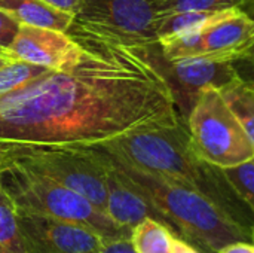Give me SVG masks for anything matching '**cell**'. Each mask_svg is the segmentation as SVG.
Returning <instances> with one entry per match:
<instances>
[{
    "mask_svg": "<svg viewBox=\"0 0 254 253\" xmlns=\"http://www.w3.org/2000/svg\"><path fill=\"white\" fill-rule=\"evenodd\" d=\"M80 61L0 97V161L36 149L92 148L152 124L183 119L153 48L68 30Z\"/></svg>",
    "mask_w": 254,
    "mask_h": 253,
    "instance_id": "1",
    "label": "cell"
},
{
    "mask_svg": "<svg viewBox=\"0 0 254 253\" xmlns=\"http://www.w3.org/2000/svg\"><path fill=\"white\" fill-rule=\"evenodd\" d=\"M92 148L119 164L199 192L250 233L254 212L222 169L198 157L185 119L140 127Z\"/></svg>",
    "mask_w": 254,
    "mask_h": 253,
    "instance_id": "2",
    "label": "cell"
},
{
    "mask_svg": "<svg viewBox=\"0 0 254 253\" xmlns=\"http://www.w3.org/2000/svg\"><path fill=\"white\" fill-rule=\"evenodd\" d=\"M104 157L118 176L161 215L176 237L188 242L201 253H219L234 242L252 243L250 233L238 227L199 192Z\"/></svg>",
    "mask_w": 254,
    "mask_h": 253,
    "instance_id": "3",
    "label": "cell"
},
{
    "mask_svg": "<svg viewBox=\"0 0 254 253\" xmlns=\"http://www.w3.org/2000/svg\"><path fill=\"white\" fill-rule=\"evenodd\" d=\"M0 183L18 210L80 224L107 242L131 240V230L116 225L86 197L40 173L15 163H0Z\"/></svg>",
    "mask_w": 254,
    "mask_h": 253,
    "instance_id": "4",
    "label": "cell"
},
{
    "mask_svg": "<svg viewBox=\"0 0 254 253\" xmlns=\"http://www.w3.org/2000/svg\"><path fill=\"white\" fill-rule=\"evenodd\" d=\"M186 127L195 152L208 164L226 170L253 161V142L219 88L207 86L198 91Z\"/></svg>",
    "mask_w": 254,
    "mask_h": 253,
    "instance_id": "5",
    "label": "cell"
},
{
    "mask_svg": "<svg viewBox=\"0 0 254 253\" xmlns=\"http://www.w3.org/2000/svg\"><path fill=\"white\" fill-rule=\"evenodd\" d=\"M155 0H80L70 30L135 48L158 45Z\"/></svg>",
    "mask_w": 254,
    "mask_h": 253,
    "instance_id": "6",
    "label": "cell"
},
{
    "mask_svg": "<svg viewBox=\"0 0 254 253\" xmlns=\"http://www.w3.org/2000/svg\"><path fill=\"white\" fill-rule=\"evenodd\" d=\"M0 163H15L40 173L79 192L106 212L107 166L101 154L94 148L36 149Z\"/></svg>",
    "mask_w": 254,
    "mask_h": 253,
    "instance_id": "7",
    "label": "cell"
},
{
    "mask_svg": "<svg viewBox=\"0 0 254 253\" xmlns=\"http://www.w3.org/2000/svg\"><path fill=\"white\" fill-rule=\"evenodd\" d=\"M27 253H100L107 240L80 224L16 209Z\"/></svg>",
    "mask_w": 254,
    "mask_h": 253,
    "instance_id": "8",
    "label": "cell"
},
{
    "mask_svg": "<svg viewBox=\"0 0 254 253\" xmlns=\"http://www.w3.org/2000/svg\"><path fill=\"white\" fill-rule=\"evenodd\" d=\"M7 55L49 70H65L80 61L83 43L65 31L21 24Z\"/></svg>",
    "mask_w": 254,
    "mask_h": 253,
    "instance_id": "9",
    "label": "cell"
},
{
    "mask_svg": "<svg viewBox=\"0 0 254 253\" xmlns=\"http://www.w3.org/2000/svg\"><path fill=\"white\" fill-rule=\"evenodd\" d=\"M201 39L202 58L231 63L254 46V19L238 6L217 10L202 25Z\"/></svg>",
    "mask_w": 254,
    "mask_h": 253,
    "instance_id": "10",
    "label": "cell"
},
{
    "mask_svg": "<svg viewBox=\"0 0 254 253\" xmlns=\"http://www.w3.org/2000/svg\"><path fill=\"white\" fill-rule=\"evenodd\" d=\"M156 58L174 91L177 104L180 97H188L192 106L198 91L202 88L214 86L220 89L223 85L237 78L231 63L211 61L202 57L168 61L162 58L159 48L156 51Z\"/></svg>",
    "mask_w": 254,
    "mask_h": 253,
    "instance_id": "11",
    "label": "cell"
},
{
    "mask_svg": "<svg viewBox=\"0 0 254 253\" xmlns=\"http://www.w3.org/2000/svg\"><path fill=\"white\" fill-rule=\"evenodd\" d=\"M101 157L104 158L106 166H107V180H106L107 182V203H106L107 216L116 225L131 230V231L134 230V227H137L141 221L147 218L156 219L165 225L161 215L135 189H132L118 176V173L113 170V167L109 164V161L106 160L103 154Z\"/></svg>",
    "mask_w": 254,
    "mask_h": 253,
    "instance_id": "12",
    "label": "cell"
},
{
    "mask_svg": "<svg viewBox=\"0 0 254 253\" xmlns=\"http://www.w3.org/2000/svg\"><path fill=\"white\" fill-rule=\"evenodd\" d=\"M0 9L10 13L19 24L68 31L74 15L60 10L43 0H0Z\"/></svg>",
    "mask_w": 254,
    "mask_h": 253,
    "instance_id": "13",
    "label": "cell"
},
{
    "mask_svg": "<svg viewBox=\"0 0 254 253\" xmlns=\"http://www.w3.org/2000/svg\"><path fill=\"white\" fill-rule=\"evenodd\" d=\"M129 242L135 253H174V234L167 225L152 218L134 227Z\"/></svg>",
    "mask_w": 254,
    "mask_h": 253,
    "instance_id": "14",
    "label": "cell"
},
{
    "mask_svg": "<svg viewBox=\"0 0 254 253\" xmlns=\"http://www.w3.org/2000/svg\"><path fill=\"white\" fill-rule=\"evenodd\" d=\"M219 91L254 145V88L235 78Z\"/></svg>",
    "mask_w": 254,
    "mask_h": 253,
    "instance_id": "15",
    "label": "cell"
},
{
    "mask_svg": "<svg viewBox=\"0 0 254 253\" xmlns=\"http://www.w3.org/2000/svg\"><path fill=\"white\" fill-rule=\"evenodd\" d=\"M0 253H27L16 219V206L9 194L0 191Z\"/></svg>",
    "mask_w": 254,
    "mask_h": 253,
    "instance_id": "16",
    "label": "cell"
},
{
    "mask_svg": "<svg viewBox=\"0 0 254 253\" xmlns=\"http://www.w3.org/2000/svg\"><path fill=\"white\" fill-rule=\"evenodd\" d=\"M49 69L30 64L25 61L9 60L0 66V97L9 94L25 84L31 82L33 79L45 75Z\"/></svg>",
    "mask_w": 254,
    "mask_h": 253,
    "instance_id": "17",
    "label": "cell"
},
{
    "mask_svg": "<svg viewBox=\"0 0 254 253\" xmlns=\"http://www.w3.org/2000/svg\"><path fill=\"white\" fill-rule=\"evenodd\" d=\"M158 18L183 12H217L240 6L241 0H155Z\"/></svg>",
    "mask_w": 254,
    "mask_h": 253,
    "instance_id": "18",
    "label": "cell"
},
{
    "mask_svg": "<svg viewBox=\"0 0 254 253\" xmlns=\"http://www.w3.org/2000/svg\"><path fill=\"white\" fill-rule=\"evenodd\" d=\"M228 180L254 212V161L223 170Z\"/></svg>",
    "mask_w": 254,
    "mask_h": 253,
    "instance_id": "19",
    "label": "cell"
},
{
    "mask_svg": "<svg viewBox=\"0 0 254 253\" xmlns=\"http://www.w3.org/2000/svg\"><path fill=\"white\" fill-rule=\"evenodd\" d=\"M19 25L21 24L10 13L0 9V52L6 57H9L7 51L18 34Z\"/></svg>",
    "mask_w": 254,
    "mask_h": 253,
    "instance_id": "20",
    "label": "cell"
},
{
    "mask_svg": "<svg viewBox=\"0 0 254 253\" xmlns=\"http://www.w3.org/2000/svg\"><path fill=\"white\" fill-rule=\"evenodd\" d=\"M237 78L254 88V46L244 55L231 61Z\"/></svg>",
    "mask_w": 254,
    "mask_h": 253,
    "instance_id": "21",
    "label": "cell"
},
{
    "mask_svg": "<svg viewBox=\"0 0 254 253\" xmlns=\"http://www.w3.org/2000/svg\"><path fill=\"white\" fill-rule=\"evenodd\" d=\"M100 253H135L129 240H115L107 242Z\"/></svg>",
    "mask_w": 254,
    "mask_h": 253,
    "instance_id": "22",
    "label": "cell"
},
{
    "mask_svg": "<svg viewBox=\"0 0 254 253\" xmlns=\"http://www.w3.org/2000/svg\"><path fill=\"white\" fill-rule=\"evenodd\" d=\"M46 1L48 4L60 9V10H64L67 13H71V15H76L77 13V9H79V4H80V0H43Z\"/></svg>",
    "mask_w": 254,
    "mask_h": 253,
    "instance_id": "23",
    "label": "cell"
},
{
    "mask_svg": "<svg viewBox=\"0 0 254 253\" xmlns=\"http://www.w3.org/2000/svg\"><path fill=\"white\" fill-rule=\"evenodd\" d=\"M219 253H254V246L250 242H234L226 245Z\"/></svg>",
    "mask_w": 254,
    "mask_h": 253,
    "instance_id": "24",
    "label": "cell"
},
{
    "mask_svg": "<svg viewBox=\"0 0 254 253\" xmlns=\"http://www.w3.org/2000/svg\"><path fill=\"white\" fill-rule=\"evenodd\" d=\"M174 253H201L188 242L174 236Z\"/></svg>",
    "mask_w": 254,
    "mask_h": 253,
    "instance_id": "25",
    "label": "cell"
},
{
    "mask_svg": "<svg viewBox=\"0 0 254 253\" xmlns=\"http://www.w3.org/2000/svg\"><path fill=\"white\" fill-rule=\"evenodd\" d=\"M238 7L254 19V0H241Z\"/></svg>",
    "mask_w": 254,
    "mask_h": 253,
    "instance_id": "26",
    "label": "cell"
},
{
    "mask_svg": "<svg viewBox=\"0 0 254 253\" xmlns=\"http://www.w3.org/2000/svg\"><path fill=\"white\" fill-rule=\"evenodd\" d=\"M250 236H252V245L254 246V224L253 227H252V230H250Z\"/></svg>",
    "mask_w": 254,
    "mask_h": 253,
    "instance_id": "27",
    "label": "cell"
},
{
    "mask_svg": "<svg viewBox=\"0 0 254 253\" xmlns=\"http://www.w3.org/2000/svg\"><path fill=\"white\" fill-rule=\"evenodd\" d=\"M6 61H9V58H3V57H0V66H1V64H4Z\"/></svg>",
    "mask_w": 254,
    "mask_h": 253,
    "instance_id": "28",
    "label": "cell"
},
{
    "mask_svg": "<svg viewBox=\"0 0 254 253\" xmlns=\"http://www.w3.org/2000/svg\"><path fill=\"white\" fill-rule=\"evenodd\" d=\"M0 57H3V58H9V57H6V55H4V54H1V52H0ZM9 60H10V58H9Z\"/></svg>",
    "mask_w": 254,
    "mask_h": 253,
    "instance_id": "29",
    "label": "cell"
},
{
    "mask_svg": "<svg viewBox=\"0 0 254 253\" xmlns=\"http://www.w3.org/2000/svg\"><path fill=\"white\" fill-rule=\"evenodd\" d=\"M0 191H1V183H0Z\"/></svg>",
    "mask_w": 254,
    "mask_h": 253,
    "instance_id": "30",
    "label": "cell"
},
{
    "mask_svg": "<svg viewBox=\"0 0 254 253\" xmlns=\"http://www.w3.org/2000/svg\"><path fill=\"white\" fill-rule=\"evenodd\" d=\"M253 161H254V158H253Z\"/></svg>",
    "mask_w": 254,
    "mask_h": 253,
    "instance_id": "31",
    "label": "cell"
}]
</instances>
